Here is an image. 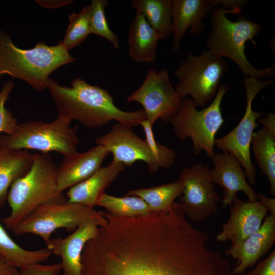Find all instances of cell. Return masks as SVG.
<instances>
[{
	"instance_id": "cell-1",
	"label": "cell",
	"mask_w": 275,
	"mask_h": 275,
	"mask_svg": "<svg viewBox=\"0 0 275 275\" xmlns=\"http://www.w3.org/2000/svg\"><path fill=\"white\" fill-rule=\"evenodd\" d=\"M91 275H226L219 254L153 234L134 237L102 254Z\"/></svg>"
},
{
	"instance_id": "cell-2",
	"label": "cell",
	"mask_w": 275,
	"mask_h": 275,
	"mask_svg": "<svg viewBox=\"0 0 275 275\" xmlns=\"http://www.w3.org/2000/svg\"><path fill=\"white\" fill-rule=\"evenodd\" d=\"M47 88L58 111V116L71 122L79 121L94 128L115 120L132 127L146 119L143 109L124 111L114 104L113 97L105 89L91 85L80 78L73 80L70 87L59 85L49 78Z\"/></svg>"
},
{
	"instance_id": "cell-3",
	"label": "cell",
	"mask_w": 275,
	"mask_h": 275,
	"mask_svg": "<svg viewBox=\"0 0 275 275\" xmlns=\"http://www.w3.org/2000/svg\"><path fill=\"white\" fill-rule=\"evenodd\" d=\"M76 60L58 41L49 46L38 42L31 49L15 46L10 36L0 30V79L4 75L22 80L38 91L47 88L50 75L61 66Z\"/></svg>"
},
{
	"instance_id": "cell-4",
	"label": "cell",
	"mask_w": 275,
	"mask_h": 275,
	"mask_svg": "<svg viewBox=\"0 0 275 275\" xmlns=\"http://www.w3.org/2000/svg\"><path fill=\"white\" fill-rule=\"evenodd\" d=\"M57 166L48 153H36L31 168L11 185L7 201L11 209L2 219L12 230L20 222L39 206L67 201L58 188Z\"/></svg>"
},
{
	"instance_id": "cell-5",
	"label": "cell",
	"mask_w": 275,
	"mask_h": 275,
	"mask_svg": "<svg viewBox=\"0 0 275 275\" xmlns=\"http://www.w3.org/2000/svg\"><path fill=\"white\" fill-rule=\"evenodd\" d=\"M242 9H226L217 8L212 11L211 28L206 44L208 50L220 57L232 60L245 77L261 79L273 76L274 64L265 69H258L249 61L246 54V43L249 40L256 47L253 40L262 30L260 23L249 20L242 15L237 20L231 21L227 14H239Z\"/></svg>"
},
{
	"instance_id": "cell-6",
	"label": "cell",
	"mask_w": 275,
	"mask_h": 275,
	"mask_svg": "<svg viewBox=\"0 0 275 275\" xmlns=\"http://www.w3.org/2000/svg\"><path fill=\"white\" fill-rule=\"evenodd\" d=\"M57 116L50 122L29 121L19 124L15 133L0 136V149L35 150L48 153L56 151L68 157L77 153L78 126Z\"/></svg>"
},
{
	"instance_id": "cell-7",
	"label": "cell",
	"mask_w": 275,
	"mask_h": 275,
	"mask_svg": "<svg viewBox=\"0 0 275 275\" xmlns=\"http://www.w3.org/2000/svg\"><path fill=\"white\" fill-rule=\"evenodd\" d=\"M228 88V85L221 84L212 103L201 110L197 109L191 99H183L178 112L169 120L178 139H191L195 155L204 151L211 158L216 153V135L224 122L221 104Z\"/></svg>"
},
{
	"instance_id": "cell-8",
	"label": "cell",
	"mask_w": 275,
	"mask_h": 275,
	"mask_svg": "<svg viewBox=\"0 0 275 275\" xmlns=\"http://www.w3.org/2000/svg\"><path fill=\"white\" fill-rule=\"evenodd\" d=\"M228 68L223 58L208 50L188 53L174 71L178 79L175 89L182 99L189 95L196 107H204L215 97Z\"/></svg>"
},
{
	"instance_id": "cell-9",
	"label": "cell",
	"mask_w": 275,
	"mask_h": 275,
	"mask_svg": "<svg viewBox=\"0 0 275 275\" xmlns=\"http://www.w3.org/2000/svg\"><path fill=\"white\" fill-rule=\"evenodd\" d=\"M94 220L103 225L106 219L100 212L77 204L68 202L41 205L20 222L12 230L16 235L32 234L40 236L46 246L57 230L63 228L73 232L83 223Z\"/></svg>"
},
{
	"instance_id": "cell-10",
	"label": "cell",
	"mask_w": 275,
	"mask_h": 275,
	"mask_svg": "<svg viewBox=\"0 0 275 275\" xmlns=\"http://www.w3.org/2000/svg\"><path fill=\"white\" fill-rule=\"evenodd\" d=\"M243 82L246 95L244 114L233 130L224 136L216 139L215 146L222 151L229 152L234 155L244 169L249 183L254 185L256 183V171L251 159V142L254 131L257 126V120L265 114L254 110L252 103L257 94L272 84L273 81L245 77Z\"/></svg>"
},
{
	"instance_id": "cell-11",
	"label": "cell",
	"mask_w": 275,
	"mask_h": 275,
	"mask_svg": "<svg viewBox=\"0 0 275 275\" xmlns=\"http://www.w3.org/2000/svg\"><path fill=\"white\" fill-rule=\"evenodd\" d=\"M183 99L172 85L166 69H149L140 87L127 98L142 105L152 127L159 119L169 121L179 110Z\"/></svg>"
},
{
	"instance_id": "cell-12",
	"label": "cell",
	"mask_w": 275,
	"mask_h": 275,
	"mask_svg": "<svg viewBox=\"0 0 275 275\" xmlns=\"http://www.w3.org/2000/svg\"><path fill=\"white\" fill-rule=\"evenodd\" d=\"M178 179L184 185L179 204L187 218L200 222L218 214L222 198L214 189L208 166L199 163L185 168Z\"/></svg>"
},
{
	"instance_id": "cell-13",
	"label": "cell",
	"mask_w": 275,
	"mask_h": 275,
	"mask_svg": "<svg viewBox=\"0 0 275 275\" xmlns=\"http://www.w3.org/2000/svg\"><path fill=\"white\" fill-rule=\"evenodd\" d=\"M97 145L105 147L113 155V161L124 166H132L138 161L146 163L151 173L159 167L145 140L140 138L129 127L118 123L105 135L95 139Z\"/></svg>"
},
{
	"instance_id": "cell-14",
	"label": "cell",
	"mask_w": 275,
	"mask_h": 275,
	"mask_svg": "<svg viewBox=\"0 0 275 275\" xmlns=\"http://www.w3.org/2000/svg\"><path fill=\"white\" fill-rule=\"evenodd\" d=\"M230 207V216L222 226L216 241L236 246L258 231L266 216L267 209L260 200L244 201L236 198Z\"/></svg>"
},
{
	"instance_id": "cell-15",
	"label": "cell",
	"mask_w": 275,
	"mask_h": 275,
	"mask_svg": "<svg viewBox=\"0 0 275 275\" xmlns=\"http://www.w3.org/2000/svg\"><path fill=\"white\" fill-rule=\"evenodd\" d=\"M214 168L210 169L212 183L223 189L222 207L230 206L237 198L238 192L246 195L249 201L258 200V195L251 187L245 172L238 160L226 151L215 153L211 158Z\"/></svg>"
},
{
	"instance_id": "cell-16",
	"label": "cell",
	"mask_w": 275,
	"mask_h": 275,
	"mask_svg": "<svg viewBox=\"0 0 275 275\" xmlns=\"http://www.w3.org/2000/svg\"><path fill=\"white\" fill-rule=\"evenodd\" d=\"M101 223L90 220L79 226L69 235L50 239L46 246L61 259L62 275H83L81 255L86 242L94 237Z\"/></svg>"
},
{
	"instance_id": "cell-17",
	"label": "cell",
	"mask_w": 275,
	"mask_h": 275,
	"mask_svg": "<svg viewBox=\"0 0 275 275\" xmlns=\"http://www.w3.org/2000/svg\"><path fill=\"white\" fill-rule=\"evenodd\" d=\"M104 146L97 145L84 153L65 157L57 167V185L63 192L86 180L100 168L109 154Z\"/></svg>"
},
{
	"instance_id": "cell-18",
	"label": "cell",
	"mask_w": 275,
	"mask_h": 275,
	"mask_svg": "<svg viewBox=\"0 0 275 275\" xmlns=\"http://www.w3.org/2000/svg\"><path fill=\"white\" fill-rule=\"evenodd\" d=\"M275 243V217L268 215L256 232L240 244L230 246L225 254L237 260L235 275L243 273L267 253Z\"/></svg>"
},
{
	"instance_id": "cell-19",
	"label": "cell",
	"mask_w": 275,
	"mask_h": 275,
	"mask_svg": "<svg viewBox=\"0 0 275 275\" xmlns=\"http://www.w3.org/2000/svg\"><path fill=\"white\" fill-rule=\"evenodd\" d=\"M213 0H172V27L173 50L177 51L180 42L187 30L197 35L205 28L203 22L208 12L215 9Z\"/></svg>"
},
{
	"instance_id": "cell-20",
	"label": "cell",
	"mask_w": 275,
	"mask_h": 275,
	"mask_svg": "<svg viewBox=\"0 0 275 275\" xmlns=\"http://www.w3.org/2000/svg\"><path fill=\"white\" fill-rule=\"evenodd\" d=\"M124 169V165L112 160L86 180L69 188L66 194L67 201L93 208L105 189Z\"/></svg>"
},
{
	"instance_id": "cell-21",
	"label": "cell",
	"mask_w": 275,
	"mask_h": 275,
	"mask_svg": "<svg viewBox=\"0 0 275 275\" xmlns=\"http://www.w3.org/2000/svg\"><path fill=\"white\" fill-rule=\"evenodd\" d=\"M160 37L144 16L136 12L129 29L128 52L135 62L149 63L156 59V48Z\"/></svg>"
},
{
	"instance_id": "cell-22",
	"label": "cell",
	"mask_w": 275,
	"mask_h": 275,
	"mask_svg": "<svg viewBox=\"0 0 275 275\" xmlns=\"http://www.w3.org/2000/svg\"><path fill=\"white\" fill-rule=\"evenodd\" d=\"M35 155L26 150L0 149V208L7 201L11 185L28 171Z\"/></svg>"
},
{
	"instance_id": "cell-23",
	"label": "cell",
	"mask_w": 275,
	"mask_h": 275,
	"mask_svg": "<svg viewBox=\"0 0 275 275\" xmlns=\"http://www.w3.org/2000/svg\"><path fill=\"white\" fill-rule=\"evenodd\" d=\"M251 146L256 162L268 179L275 195V133L264 128L253 133Z\"/></svg>"
},
{
	"instance_id": "cell-24",
	"label": "cell",
	"mask_w": 275,
	"mask_h": 275,
	"mask_svg": "<svg viewBox=\"0 0 275 275\" xmlns=\"http://www.w3.org/2000/svg\"><path fill=\"white\" fill-rule=\"evenodd\" d=\"M132 7L141 13L161 38L172 33L171 8L172 0H133Z\"/></svg>"
},
{
	"instance_id": "cell-25",
	"label": "cell",
	"mask_w": 275,
	"mask_h": 275,
	"mask_svg": "<svg viewBox=\"0 0 275 275\" xmlns=\"http://www.w3.org/2000/svg\"><path fill=\"white\" fill-rule=\"evenodd\" d=\"M0 254L20 269L30 265L42 263L53 254L47 247L35 250L21 247L11 238L0 224Z\"/></svg>"
},
{
	"instance_id": "cell-26",
	"label": "cell",
	"mask_w": 275,
	"mask_h": 275,
	"mask_svg": "<svg viewBox=\"0 0 275 275\" xmlns=\"http://www.w3.org/2000/svg\"><path fill=\"white\" fill-rule=\"evenodd\" d=\"M183 182L178 179L173 182L148 188H141L128 191L127 196H135L142 199L152 212L168 210L175 199L182 193Z\"/></svg>"
},
{
	"instance_id": "cell-27",
	"label": "cell",
	"mask_w": 275,
	"mask_h": 275,
	"mask_svg": "<svg viewBox=\"0 0 275 275\" xmlns=\"http://www.w3.org/2000/svg\"><path fill=\"white\" fill-rule=\"evenodd\" d=\"M96 206L103 207L107 212L123 216H144L151 212L145 202L135 196L118 197L104 193Z\"/></svg>"
},
{
	"instance_id": "cell-28",
	"label": "cell",
	"mask_w": 275,
	"mask_h": 275,
	"mask_svg": "<svg viewBox=\"0 0 275 275\" xmlns=\"http://www.w3.org/2000/svg\"><path fill=\"white\" fill-rule=\"evenodd\" d=\"M90 5L84 7L77 13L69 15V23L61 41L68 50L80 45L90 32Z\"/></svg>"
},
{
	"instance_id": "cell-29",
	"label": "cell",
	"mask_w": 275,
	"mask_h": 275,
	"mask_svg": "<svg viewBox=\"0 0 275 275\" xmlns=\"http://www.w3.org/2000/svg\"><path fill=\"white\" fill-rule=\"evenodd\" d=\"M108 5L106 0H92L91 2L90 32L106 39L115 48L119 47V40L109 28L105 8Z\"/></svg>"
},
{
	"instance_id": "cell-30",
	"label": "cell",
	"mask_w": 275,
	"mask_h": 275,
	"mask_svg": "<svg viewBox=\"0 0 275 275\" xmlns=\"http://www.w3.org/2000/svg\"><path fill=\"white\" fill-rule=\"evenodd\" d=\"M140 125L143 129L145 140L155 157L159 167L168 169L172 166L176 158L175 151L156 140L153 132V127L147 119L141 121Z\"/></svg>"
},
{
	"instance_id": "cell-31",
	"label": "cell",
	"mask_w": 275,
	"mask_h": 275,
	"mask_svg": "<svg viewBox=\"0 0 275 275\" xmlns=\"http://www.w3.org/2000/svg\"><path fill=\"white\" fill-rule=\"evenodd\" d=\"M14 85L12 80H9L3 85L0 91V132L8 135L15 133L19 124L17 118L5 107Z\"/></svg>"
},
{
	"instance_id": "cell-32",
	"label": "cell",
	"mask_w": 275,
	"mask_h": 275,
	"mask_svg": "<svg viewBox=\"0 0 275 275\" xmlns=\"http://www.w3.org/2000/svg\"><path fill=\"white\" fill-rule=\"evenodd\" d=\"M20 275H59L61 271L60 263L51 264L37 263L18 269Z\"/></svg>"
},
{
	"instance_id": "cell-33",
	"label": "cell",
	"mask_w": 275,
	"mask_h": 275,
	"mask_svg": "<svg viewBox=\"0 0 275 275\" xmlns=\"http://www.w3.org/2000/svg\"><path fill=\"white\" fill-rule=\"evenodd\" d=\"M243 275H275V250L250 272Z\"/></svg>"
},
{
	"instance_id": "cell-34",
	"label": "cell",
	"mask_w": 275,
	"mask_h": 275,
	"mask_svg": "<svg viewBox=\"0 0 275 275\" xmlns=\"http://www.w3.org/2000/svg\"><path fill=\"white\" fill-rule=\"evenodd\" d=\"M17 270L7 259L0 254V275H13Z\"/></svg>"
},
{
	"instance_id": "cell-35",
	"label": "cell",
	"mask_w": 275,
	"mask_h": 275,
	"mask_svg": "<svg viewBox=\"0 0 275 275\" xmlns=\"http://www.w3.org/2000/svg\"><path fill=\"white\" fill-rule=\"evenodd\" d=\"M258 199L261 202L263 205L269 212V215L275 217V199L269 198L262 193H258Z\"/></svg>"
},
{
	"instance_id": "cell-36",
	"label": "cell",
	"mask_w": 275,
	"mask_h": 275,
	"mask_svg": "<svg viewBox=\"0 0 275 275\" xmlns=\"http://www.w3.org/2000/svg\"><path fill=\"white\" fill-rule=\"evenodd\" d=\"M40 6L48 8H57L72 3L71 0H36Z\"/></svg>"
},
{
	"instance_id": "cell-37",
	"label": "cell",
	"mask_w": 275,
	"mask_h": 275,
	"mask_svg": "<svg viewBox=\"0 0 275 275\" xmlns=\"http://www.w3.org/2000/svg\"><path fill=\"white\" fill-rule=\"evenodd\" d=\"M259 122L263 125V128L275 133V113H270L267 116L259 120Z\"/></svg>"
},
{
	"instance_id": "cell-38",
	"label": "cell",
	"mask_w": 275,
	"mask_h": 275,
	"mask_svg": "<svg viewBox=\"0 0 275 275\" xmlns=\"http://www.w3.org/2000/svg\"><path fill=\"white\" fill-rule=\"evenodd\" d=\"M13 275H20V272L18 269Z\"/></svg>"
}]
</instances>
